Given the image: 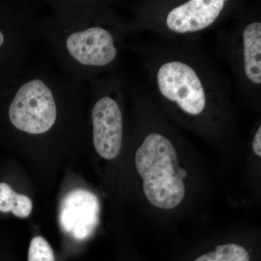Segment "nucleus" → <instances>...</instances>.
Instances as JSON below:
<instances>
[{"mask_svg":"<svg viewBox=\"0 0 261 261\" xmlns=\"http://www.w3.org/2000/svg\"><path fill=\"white\" fill-rule=\"evenodd\" d=\"M32 202L29 197L15 192L6 183H0V211L11 212L18 218H27L32 211Z\"/></svg>","mask_w":261,"mask_h":261,"instance_id":"0eeeda50","label":"nucleus"},{"mask_svg":"<svg viewBox=\"0 0 261 261\" xmlns=\"http://www.w3.org/2000/svg\"><path fill=\"white\" fill-rule=\"evenodd\" d=\"M97 196L84 189H75L65 195L59 211V224L63 232L78 241L92 236L99 223Z\"/></svg>","mask_w":261,"mask_h":261,"instance_id":"423d86ee","label":"nucleus"},{"mask_svg":"<svg viewBox=\"0 0 261 261\" xmlns=\"http://www.w3.org/2000/svg\"><path fill=\"white\" fill-rule=\"evenodd\" d=\"M127 49L143 61L149 93L173 123L223 150L232 149L239 120L232 82L206 51L200 37H159Z\"/></svg>","mask_w":261,"mask_h":261,"instance_id":"f257e3e1","label":"nucleus"},{"mask_svg":"<svg viewBox=\"0 0 261 261\" xmlns=\"http://www.w3.org/2000/svg\"><path fill=\"white\" fill-rule=\"evenodd\" d=\"M87 84L86 122L90 127L94 152L103 161L112 162L121 157L124 147L129 120L128 81L118 70Z\"/></svg>","mask_w":261,"mask_h":261,"instance_id":"39448f33","label":"nucleus"},{"mask_svg":"<svg viewBox=\"0 0 261 261\" xmlns=\"http://www.w3.org/2000/svg\"><path fill=\"white\" fill-rule=\"evenodd\" d=\"M41 17L39 39L56 68L87 84L119 70L127 40L133 37L130 18L118 13L115 2L49 1Z\"/></svg>","mask_w":261,"mask_h":261,"instance_id":"f03ea898","label":"nucleus"},{"mask_svg":"<svg viewBox=\"0 0 261 261\" xmlns=\"http://www.w3.org/2000/svg\"><path fill=\"white\" fill-rule=\"evenodd\" d=\"M216 35L218 55L229 66L240 102L261 113V3L243 1Z\"/></svg>","mask_w":261,"mask_h":261,"instance_id":"20e7f679","label":"nucleus"},{"mask_svg":"<svg viewBox=\"0 0 261 261\" xmlns=\"http://www.w3.org/2000/svg\"><path fill=\"white\" fill-rule=\"evenodd\" d=\"M237 0H137L127 3L134 35L153 33L168 39L200 37L234 14Z\"/></svg>","mask_w":261,"mask_h":261,"instance_id":"7ed1b4c3","label":"nucleus"},{"mask_svg":"<svg viewBox=\"0 0 261 261\" xmlns=\"http://www.w3.org/2000/svg\"><path fill=\"white\" fill-rule=\"evenodd\" d=\"M194 261H250L247 249L236 243L216 247L213 251L200 255Z\"/></svg>","mask_w":261,"mask_h":261,"instance_id":"6e6552de","label":"nucleus"},{"mask_svg":"<svg viewBox=\"0 0 261 261\" xmlns=\"http://www.w3.org/2000/svg\"><path fill=\"white\" fill-rule=\"evenodd\" d=\"M28 261H56L54 252L45 239L35 237L29 245Z\"/></svg>","mask_w":261,"mask_h":261,"instance_id":"1a4fd4ad","label":"nucleus"}]
</instances>
